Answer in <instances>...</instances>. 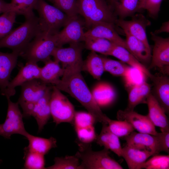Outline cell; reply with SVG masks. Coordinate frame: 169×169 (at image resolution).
<instances>
[{
	"label": "cell",
	"mask_w": 169,
	"mask_h": 169,
	"mask_svg": "<svg viewBox=\"0 0 169 169\" xmlns=\"http://www.w3.org/2000/svg\"><path fill=\"white\" fill-rule=\"evenodd\" d=\"M2 162V161L1 160H0V164Z\"/></svg>",
	"instance_id": "c3c4849f"
},
{
	"label": "cell",
	"mask_w": 169,
	"mask_h": 169,
	"mask_svg": "<svg viewBox=\"0 0 169 169\" xmlns=\"http://www.w3.org/2000/svg\"><path fill=\"white\" fill-rule=\"evenodd\" d=\"M157 138L161 151L169 153V131L157 133Z\"/></svg>",
	"instance_id": "ee69618b"
},
{
	"label": "cell",
	"mask_w": 169,
	"mask_h": 169,
	"mask_svg": "<svg viewBox=\"0 0 169 169\" xmlns=\"http://www.w3.org/2000/svg\"><path fill=\"white\" fill-rule=\"evenodd\" d=\"M24 168L26 169H46L44 155L24 149Z\"/></svg>",
	"instance_id": "e575fe53"
},
{
	"label": "cell",
	"mask_w": 169,
	"mask_h": 169,
	"mask_svg": "<svg viewBox=\"0 0 169 169\" xmlns=\"http://www.w3.org/2000/svg\"><path fill=\"white\" fill-rule=\"evenodd\" d=\"M45 65L40 69L39 79L45 84L52 85L62 77L64 69L61 67L57 61L49 59L45 63Z\"/></svg>",
	"instance_id": "83f0119b"
},
{
	"label": "cell",
	"mask_w": 169,
	"mask_h": 169,
	"mask_svg": "<svg viewBox=\"0 0 169 169\" xmlns=\"http://www.w3.org/2000/svg\"><path fill=\"white\" fill-rule=\"evenodd\" d=\"M151 85L145 81L132 85L128 93V103L126 109L134 110L141 104H146V99L151 94Z\"/></svg>",
	"instance_id": "603a6c76"
},
{
	"label": "cell",
	"mask_w": 169,
	"mask_h": 169,
	"mask_svg": "<svg viewBox=\"0 0 169 169\" xmlns=\"http://www.w3.org/2000/svg\"><path fill=\"white\" fill-rule=\"evenodd\" d=\"M104 71L115 76L125 77L128 76L132 70L130 67L122 61L102 57Z\"/></svg>",
	"instance_id": "d6a6232c"
},
{
	"label": "cell",
	"mask_w": 169,
	"mask_h": 169,
	"mask_svg": "<svg viewBox=\"0 0 169 169\" xmlns=\"http://www.w3.org/2000/svg\"><path fill=\"white\" fill-rule=\"evenodd\" d=\"M150 20L141 14L132 16L131 19L126 20L117 19L115 24L123 30H126L131 35L141 41L148 49H151L146 33V28L151 25Z\"/></svg>",
	"instance_id": "7c38bea8"
},
{
	"label": "cell",
	"mask_w": 169,
	"mask_h": 169,
	"mask_svg": "<svg viewBox=\"0 0 169 169\" xmlns=\"http://www.w3.org/2000/svg\"><path fill=\"white\" fill-rule=\"evenodd\" d=\"M91 92L95 100L100 107L109 104L113 99L114 95L112 88L107 84H97L93 88Z\"/></svg>",
	"instance_id": "1f68e13d"
},
{
	"label": "cell",
	"mask_w": 169,
	"mask_h": 169,
	"mask_svg": "<svg viewBox=\"0 0 169 169\" xmlns=\"http://www.w3.org/2000/svg\"><path fill=\"white\" fill-rule=\"evenodd\" d=\"M54 35L42 31L39 33L20 54L27 62H45L50 59L56 47Z\"/></svg>",
	"instance_id": "8992f818"
},
{
	"label": "cell",
	"mask_w": 169,
	"mask_h": 169,
	"mask_svg": "<svg viewBox=\"0 0 169 169\" xmlns=\"http://www.w3.org/2000/svg\"><path fill=\"white\" fill-rule=\"evenodd\" d=\"M17 15L15 12L10 11L0 16V40L11 32Z\"/></svg>",
	"instance_id": "f35d334b"
},
{
	"label": "cell",
	"mask_w": 169,
	"mask_h": 169,
	"mask_svg": "<svg viewBox=\"0 0 169 169\" xmlns=\"http://www.w3.org/2000/svg\"><path fill=\"white\" fill-rule=\"evenodd\" d=\"M95 140L100 146L111 150L119 156H121L122 147L119 137L111 132L108 124H102L101 132Z\"/></svg>",
	"instance_id": "484cf974"
},
{
	"label": "cell",
	"mask_w": 169,
	"mask_h": 169,
	"mask_svg": "<svg viewBox=\"0 0 169 169\" xmlns=\"http://www.w3.org/2000/svg\"><path fill=\"white\" fill-rule=\"evenodd\" d=\"M77 137L81 142L88 144L95 140L97 135L93 125L75 127Z\"/></svg>",
	"instance_id": "60d3db41"
},
{
	"label": "cell",
	"mask_w": 169,
	"mask_h": 169,
	"mask_svg": "<svg viewBox=\"0 0 169 169\" xmlns=\"http://www.w3.org/2000/svg\"><path fill=\"white\" fill-rule=\"evenodd\" d=\"M41 31L38 17L25 18L22 25L0 40V49L8 48L20 54Z\"/></svg>",
	"instance_id": "7a4b0ae2"
},
{
	"label": "cell",
	"mask_w": 169,
	"mask_h": 169,
	"mask_svg": "<svg viewBox=\"0 0 169 169\" xmlns=\"http://www.w3.org/2000/svg\"><path fill=\"white\" fill-rule=\"evenodd\" d=\"M21 86L17 102L22 108L23 117H29L34 105L44 95L48 86L39 79L28 81Z\"/></svg>",
	"instance_id": "52a82bcc"
},
{
	"label": "cell",
	"mask_w": 169,
	"mask_h": 169,
	"mask_svg": "<svg viewBox=\"0 0 169 169\" xmlns=\"http://www.w3.org/2000/svg\"><path fill=\"white\" fill-rule=\"evenodd\" d=\"M169 169V155L153 156L151 158L146 161L141 166V169Z\"/></svg>",
	"instance_id": "74e56055"
},
{
	"label": "cell",
	"mask_w": 169,
	"mask_h": 169,
	"mask_svg": "<svg viewBox=\"0 0 169 169\" xmlns=\"http://www.w3.org/2000/svg\"><path fill=\"white\" fill-rule=\"evenodd\" d=\"M38 0H11L10 3L17 15L23 16L27 18L35 15L34 9Z\"/></svg>",
	"instance_id": "836d02e7"
},
{
	"label": "cell",
	"mask_w": 169,
	"mask_h": 169,
	"mask_svg": "<svg viewBox=\"0 0 169 169\" xmlns=\"http://www.w3.org/2000/svg\"><path fill=\"white\" fill-rule=\"evenodd\" d=\"M34 9L38 13L41 31L52 35L58 33L72 18L49 4L45 0H38Z\"/></svg>",
	"instance_id": "5b68a950"
},
{
	"label": "cell",
	"mask_w": 169,
	"mask_h": 169,
	"mask_svg": "<svg viewBox=\"0 0 169 169\" xmlns=\"http://www.w3.org/2000/svg\"><path fill=\"white\" fill-rule=\"evenodd\" d=\"M84 21L78 15L73 17L60 31L54 35L56 47H61L67 44L80 43L84 41Z\"/></svg>",
	"instance_id": "8fae6325"
},
{
	"label": "cell",
	"mask_w": 169,
	"mask_h": 169,
	"mask_svg": "<svg viewBox=\"0 0 169 169\" xmlns=\"http://www.w3.org/2000/svg\"><path fill=\"white\" fill-rule=\"evenodd\" d=\"M75 155L80 160L79 169H122V167L109 155V150H92L90 143L80 142Z\"/></svg>",
	"instance_id": "277c9868"
},
{
	"label": "cell",
	"mask_w": 169,
	"mask_h": 169,
	"mask_svg": "<svg viewBox=\"0 0 169 169\" xmlns=\"http://www.w3.org/2000/svg\"><path fill=\"white\" fill-rule=\"evenodd\" d=\"M123 138L126 144L134 148L149 151L153 155L161 152L157 138L155 135L133 131Z\"/></svg>",
	"instance_id": "2e32d148"
},
{
	"label": "cell",
	"mask_w": 169,
	"mask_h": 169,
	"mask_svg": "<svg viewBox=\"0 0 169 169\" xmlns=\"http://www.w3.org/2000/svg\"><path fill=\"white\" fill-rule=\"evenodd\" d=\"M1 135V132H0V136Z\"/></svg>",
	"instance_id": "681fc988"
},
{
	"label": "cell",
	"mask_w": 169,
	"mask_h": 169,
	"mask_svg": "<svg viewBox=\"0 0 169 169\" xmlns=\"http://www.w3.org/2000/svg\"><path fill=\"white\" fill-rule=\"evenodd\" d=\"M118 120H125L130 123L139 132L148 134L153 135L157 133L155 126L152 124L148 117L138 113L134 110L125 109L119 110L117 113Z\"/></svg>",
	"instance_id": "5bb4252c"
},
{
	"label": "cell",
	"mask_w": 169,
	"mask_h": 169,
	"mask_svg": "<svg viewBox=\"0 0 169 169\" xmlns=\"http://www.w3.org/2000/svg\"><path fill=\"white\" fill-rule=\"evenodd\" d=\"M9 97H7L8 108L7 116L4 122L0 124L1 135L4 138H10L14 134L25 136L28 133L26 130L23 121V117L18 107V102L11 101Z\"/></svg>",
	"instance_id": "30bf717a"
},
{
	"label": "cell",
	"mask_w": 169,
	"mask_h": 169,
	"mask_svg": "<svg viewBox=\"0 0 169 169\" xmlns=\"http://www.w3.org/2000/svg\"><path fill=\"white\" fill-rule=\"evenodd\" d=\"M41 67L37 63L27 62L22 67L17 75L9 83L5 90L1 95L7 97L14 95L16 93L15 88L25 83L34 79H39Z\"/></svg>",
	"instance_id": "4fadbf2b"
},
{
	"label": "cell",
	"mask_w": 169,
	"mask_h": 169,
	"mask_svg": "<svg viewBox=\"0 0 169 169\" xmlns=\"http://www.w3.org/2000/svg\"><path fill=\"white\" fill-rule=\"evenodd\" d=\"M113 5L120 19L132 16L143 9V0H116Z\"/></svg>",
	"instance_id": "f1b7e54d"
},
{
	"label": "cell",
	"mask_w": 169,
	"mask_h": 169,
	"mask_svg": "<svg viewBox=\"0 0 169 169\" xmlns=\"http://www.w3.org/2000/svg\"><path fill=\"white\" fill-rule=\"evenodd\" d=\"M51 115L56 125L73 122L75 112L74 107L61 91L52 85L50 100Z\"/></svg>",
	"instance_id": "ba28073f"
},
{
	"label": "cell",
	"mask_w": 169,
	"mask_h": 169,
	"mask_svg": "<svg viewBox=\"0 0 169 169\" xmlns=\"http://www.w3.org/2000/svg\"><path fill=\"white\" fill-rule=\"evenodd\" d=\"M154 42L150 63L148 69H157L159 73L169 74V38H164L151 33Z\"/></svg>",
	"instance_id": "9c48e42d"
},
{
	"label": "cell",
	"mask_w": 169,
	"mask_h": 169,
	"mask_svg": "<svg viewBox=\"0 0 169 169\" xmlns=\"http://www.w3.org/2000/svg\"><path fill=\"white\" fill-rule=\"evenodd\" d=\"M19 53L12 51L11 53L0 51V89L1 93L6 88L11 74L16 66Z\"/></svg>",
	"instance_id": "44dd1931"
},
{
	"label": "cell",
	"mask_w": 169,
	"mask_h": 169,
	"mask_svg": "<svg viewBox=\"0 0 169 169\" xmlns=\"http://www.w3.org/2000/svg\"><path fill=\"white\" fill-rule=\"evenodd\" d=\"M84 41L86 49L105 55H109L116 45L107 39L96 37H85Z\"/></svg>",
	"instance_id": "4dcf8cb0"
},
{
	"label": "cell",
	"mask_w": 169,
	"mask_h": 169,
	"mask_svg": "<svg viewBox=\"0 0 169 169\" xmlns=\"http://www.w3.org/2000/svg\"><path fill=\"white\" fill-rule=\"evenodd\" d=\"M110 1L112 4L113 3L116 1V0H109Z\"/></svg>",
	"instance_id": "7dc6e473"
},
{
	"label": "cell",
	"mask_w": 169,
	"mask_h": 169,
	"mask_svg": "<svg viewBox=\"0 0 169 169\" xmlns=\"http://www.w3.org/2000/svg\"><path fill=\"white\" fill-rule=\"evenodd\" d=\"M10 11H13L11 3H7L3 0H0V14Z\"/></svg>",
	"instance_id": "f6af8a7d"
},
{
	"label": "cell",
	"mask_w": 169,
	"mask_h": 169,
	"mask_svg": "<svg viewBox=\"0 0 169 169\" xmlns=\"http://www.w3.org/2000/svg\"><path fill=\"white\" fill-rule=\"evenodd\" d=\"M153 156L151 152L137 149L126 144L122 148L121 156L125 159L130 169H140L141 165Z\"/></svg>",
	"instance_id": "cb8c5ba5"
},
{
	"label": "cell",
	"mask_w": 169,
	"mask_h": 169,
	"mask_svg": "<svg viewBox=\"0 0 169 169\" xmlns=\"http://www.w3.org/2000/svg\"><path fill=\"white\" fill-rule=\"evenodd\" d=\"M25 137L28 140V145L24 149L45 155L53 148L57 146V140L51 137L49 138L35 136L27 133Z\"/></svg>",
	"instance_id": "4316f807"
},
{
	"label": "cell",
	"mask_w": 169,
	"mask_h": 169,
	"mask_svg": "<svg viewBox=\"0 0 169 169\" xmlns=\"http://www.w3.org/2000/svg\"><path fill=\"white\" fill-rule=\"evenodd\" d=\"M82 70L87 72L94 79L100 80L105 71L102 57L91 51L83 61Z\"/></svg>",
	"instance_id": "f546056e"
},
{
	"label": "cell",
	"mask_w": 169,
	"mask_h": 169,
	"mask_svg": "<svg viewBox=\"0 0 169 169\" xmlns=\"http://www.w3.org/2000/svg\"><path fill=\"white\" fill-rule=\"evenodd\" d=\"M163 0H143V9L147 11L149 16L157 17L160 10Z\"/></svg>",
	"instance_id": "7bdbcfd3"
},
{
	"label": "cell",
	"mask_w": 169,
	"mask_h": 169,
	"mask_svg": "<svg viewBox=\"0 0 169 169\" xmlns=\"http://www.w3.org/2000/svg\"><path fill=\"white\" fill-rule=\"evenodd\" d=\"M108 126L110 130L118 137H124L135 130L132 126L125 120H109Z\"/></svg>",
	"instance_id": "8d00e7d4"
},
{
	"label": "cell",
	"mask_w": 169,
	"mask_h": 169,
	"mask_svg": "<svg viewBox=\"0 0 169 169\" xmlns=\"http://www.w3.org/2000/svg\"><path fill=\"white\" fill-rule=\"evenodd\" d=\"M73 122L74 127H83L93 125L97 122L94 117L89 112H75Z\"/></svg>",
	"instance_id": "b9f144b4"
},
{
	"label": "cell",
	"mask_w": 169,
	"mask_h": 169,
	"mask_svg": "<svg viewBox=\"0 0 169 169\" xmlns=\"http://www.w3.org/2000/svg\"><path fill=\"white\" fill-rule=\"evenodd\" d=\"M148 108L147 116L152 124L159 127L161 132L169 131V122L166 113L157 101L151 94L146 101Z\"/></svg>",
	"instance_id": "ffe728a7"
},
{
	"label": "cell",
	"mask_w": 169,
	"mask_h": 169,
	"mask_svg": "<svg viewBox=\"0 0 169 169\" xmlns=\"http://www.w3.org/2000/svg\"><path fill=\"white\" fill-rule=\"evenodd\" d=\"M163 32L167 33L169 32V21H168L163 23L160 28L156 30L153 33L157 35L158 34Z\"/></svg>",
	"instance_id": "bcb514c9"
},
{
	"label": "cell",
	"mask_w": 169,
	"mask_h": 169,
	"mask_svg": "<svg viewBox=\"0 0 169 169\" xmlns=\"http://www.w3.org/2000/svg\"><path fill=\"white\" fill-rule=\"evenodd\" d=\"M52 86H48L46 92L34 105L30 114L36 120L38 126V131H41L51 115L50 100Z\"/></svg>",
	"instance_id": "d6986e66"
},
{
	"label": "cell",
	"mask_w": 169,
	"mask_h": 169,
	"mask_svg": "<svg viewBox=\"0 0 169 169\" xmlns=\"http://www.w3.org/2000/svg\"><path fill=\"white\" fill-rule=\"evenodd\" d=\"M77 7L78 13L84 18L88 29L99 23L115 24L116 15L105 0H77Z\"/></svg>",
	"instance_id": "3957f363"
},
{
	"label": "cell",
	"mask_w": 169,
	"mask_h": 169,
	"mask_svg": "<svg viewBox=\"0 0 169 169\" xmlns=\"http://www.w3.org/2000/svg\"><path fill=\"white\" fill-rule=\"evenodd\" d=\"M83 63L79 62L65 68L61 79L52 85L75 99L94 117L97 122L108 124L110 118L101 111L82 76L81 72Z\"/></svg>",
	"instance_id": "6da1fadb"
},
{
	"label": "cell",
	"mask_w": 169,
	"mask_h": 169,
	"mask_svg": "<svg viewBox=\"0 0 169 169\" xmlns=\"http://www.w3.org/2000/svg\"><path fill=\"white\" fill-rule=\"evenodd\" d=\"M109 55L114 56L131 67L137 69L150 78L152 75L149 70L125 48L115 45Z\"/></svg>",
	"instance_id": "d4e9b609"
},
{
	"label": "cell",
	"mask_w": 169,
	"mask_h": 169,
	"mask_svg": "<svg viewBox=\"0 0 169 169\" xmlns=\"http://www.w3.org/2000/svg\"><path fill=\"white\" fill-rule=\"evenodd\" d=\"M52 3L57 8L69 16L73 17L78 14L77 12V0H45Z\"/></svg>",
	"instance_id": "ab89813d"
},
{
	"label": "cell",
	"mask_w": 169,
	"mask_h": 169,
	"mask_svg": "<svg viewBox=\"0 0 169 169\" xmlns=\"http://www.w3.org/2000/svg\"><path fill=\"white\" fill-rule=\"evenodd\" d=\"M54 164L46 167L48 169H79V160L75 155L55 157Z\"/></svg>",
	"instance_id": "d590c367"
},
{
	"label": "cell",
	"mask_w": 169,
	"mask_h": 169,
	"mask_svg": "<svg viewBox=\"0 0 169 169\" xmlns=\"http://www.w3.org/2000/svg\"><path fill=\"white\" fill-rule=\"evenodd\" d=\"M84 37L103 38L128 50L125 40L119 35L115 29V25L105 23L95 24L84 32Z\"/></svg>",
	"instance_id": "e0dca14e"
},
{
	"label": "cell",
	"mask_w": 169,
	"mask_h": 169,
	"mask_svg": "<svg viewBox=\"0 0 169 169\" xmlns=\"http://www.w3.org/2000/svg\"><path fill=\"white\" fill-rule=\"evenodd\" d=\"M160 73L152 74L150 78L152 82L151 93L165 113L169 112V77Z\"/></svg>",
	"instance_id": "9a60e30c"
},
{
	"label": "cell",
	"mask_w": 169,
	"mask_h": 169,
	"mask_svg": "<svg viewBox=\"0 0 169 169\" xmlns=\"http://www.w3.org/2000/svg\"><path fill=\"white\" fill-rule=\"evenodd\" d=\"M126 37L125 40L128 50L142 64L150 63L151 53V50L145 44L126 30H123Z\"/></svg>",
	"instance_id": "7402d4cb"
},
{
	"label": "cell",
	"mask_w": 169,
	"mask_h": 169,
	"mask_svg": "<svg viewBox=\"0 0 169 169\" xmlns=\"http://www.w3.org/2000/svg\"><path fill=\"white\" fill-rule=\"evenodd\" d=\"M83 46L80 43L69 44L67 48L55 47L51 56L65 68L68 66L83 62Z\"/></svg>",
	"instance_id": "ac0fdd59"
}]
</instances>
